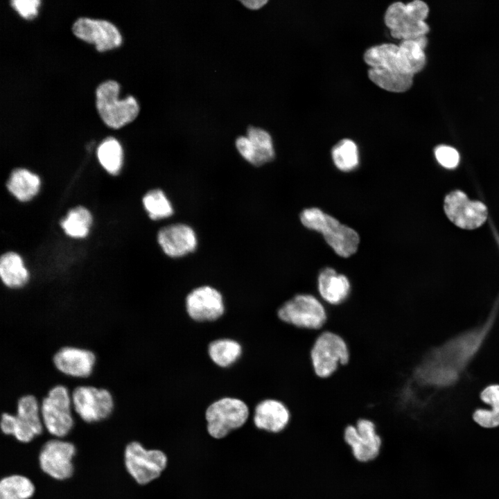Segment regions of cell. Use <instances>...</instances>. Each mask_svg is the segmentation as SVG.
I'll use <instances>...</instances> for the list:
<instances>
[{"label":"cell","instance_id":"4fadbf2b","mask_svg":"<svg viewBox=\"0 0 499 499\" xmlns=\"http://www.w3.org/2000/svg\"><path fill=\"white\" fill-rule=\"evenodd\" d=\"M76 451L75 446L71 442L57 439L49 440L39 454L40 469L55 480H67L73 473L72 460Z\"/></svg>","mask_w":499,"mask_h":499},{"label":"cell","instance_id":"7c38bea8","mask_svg":"<svg viewBox=\"0 0 499 499\" xmlns=\"http://www.w3.org/2000/svg\"><path fill=\"white\" fill-rule=\"evenodd\" d=\"M444 208L449 220L456 226L465 229L480 227L488 215L484 204L471 200L459 190L453 191L445 197Z\"/></svg>","mask_w":499,"mask_h":499},{"label":"cell","instance_id":"30bf717a","mask_svg":"<svg viewBox=\"0 0 499 499\" xmlns=\"http://www.w3.org/2000/svg\"><path fill=\"white\" fill-rule=\"evenodd\" d=\"M350 353L345 340L331 331H322L310 351L315 374L322 378L332 376L340 365L349 362Z\"/></svg>","mask_w":499,"mask_h":499},{"label":"cell","instance_id":"8992f818","mask_svg":"<svg viewBox=\"0 0 499 499\" xmlns=\"http://www.w3.org/2000/svg\"><path fill=\"white\" fill-rule=\"evenodd\" d=\"M125 466L135 482L147 486L161 478L168 464L162 450L147 448L139 441L128 444L124 451Z\"/></svg>","mask_w":499,"mask_h":499},{"label":"cell","instance_id":"6da1fadb","mask_svg":"<svg viewBox=\"0 0 499 499\" xmlns=\"http://www.w3.org/2000/svg\"><path fill=\"white\" fill-rule=\"evenodd\" d=\"M499 297L483 324L461 333L419 356L406 376L414 395L432 394L455 386L480 351L495 323Z\"/></svg>","mask_w":499,"mask_h":499},{"label":"cell","instance_id":"277c9868","mask_svg":"<svg viewBox=\"0 0 499 499\" xmlns=\"http://www.w3.org/2000/svg\"><path fill=\"white\" fill-rule=\"evenodd\" d=\"M0 426L3 434L12 435L20 442L32 441L43 431L40 401L32 394L19 397L15 413L3 412L1 416Z\"/></svg>","mask_w":499,"mask_h":499},{"label":"cell","instance_id":"3957f363","mask_svg":"<svg viewBox=\"0 0 499 499\" xmlns=\"http://www.w3.org/2000/svg\"><path fill=\"white\" fill-rule=\"evenodd\" d=\"M252 416L250 408L243 400L224 396L209 403L204 412L207 431L215 439H222L243 428Z\"/></svg>","mask_w":499,"mask_h":499},{"label":"cell","instance_id":"ffe728a7","mask_svg":"<svg viewBox=\"0 0 499 499\" xmlns=\"http://www.w3.org/2000/svg\"><path fill=\"white\" fill-rule=\"evenodd\" d=\"M384 21L391 35L403 40H417L426 36L429 26L425 21L413 19L408 12L406 4L395 2L387 9Z\"/></svg>","mask_w":499,"mask_h":499},{"label":"cell","instance_id":"7a4b0ae2","mask_svg":"<svg viewBox=\"0 0 499 499\" xmlns=\"http://www.w3.org/2000/svg\"><path fill=\"white\" fill-rule=\"evenodd\" d=\"M300 220L306 228L321 233L338 255L347 258L357 251L360 243L358 233L321 209H305L300 213Z\"/></svg>","mask_w":499,"mask_h":499},{"label":"cell","instance_id":"d6a6232c","mask_svg":"<svg viewBox=\"0 0 499 499\" xmlns=\"http://www.w3.org/2000/svg\"><path fill=\"white\" fill-rule=\"evenodd\" d=\"M399 45L383 44L368 49L364 60L371 68L397 69L396 60Z\"/></svg>","mask_w":499,"mask_h":499},{"label":"cell","instance_id":"f546056e","mask_svg":"<svg viewBox=\"0 0 499 499\" xmlns=\"http://www.w3.org/2000/svg\"><path fill=\"white\" fill-rule=\"evenodd\" d=\"M141 202L144 211L152 220L169 218L174 213L171 202L160 189L148 191L142 197Z\"/></svg>","mask_w":499,"mask_h":499},{"label":"cell","instance_id":"9a60e30c","mask_svg":"<svg viewBox=\"0 0 499 499\" xmlns=\"http://www.w3.org/2000/svg\"><path fill=\"white\" fill-rule=\"evenodd\" d=\"M72 31L78 38L94 44L100 52L116 48L122 42L117 28L105 20L81 17L73 24Z\"/></svg>","mask_w":499,"mask_h":499},{"label":"cell","instance_id":"5bb4252c","mask_svg":"<svg viewBox=\"0 0 499 499\" xmlns=\"http://www.w3.org/2000/svg\"><path fill=\"white\" fill-rule=\"evenodd\" d=\"M185 308L189 317L198 322H213L225 313L221 292L211 286H201L193 289L185 298Z\"/></svg>","mask_w":499,"mask_h":499},{"label":"cell","instance_id":"4dcf8cb0","mask_svg":"<svg viewBox=\"0 0 499 499\" xmlns=\"http://www.w3.org/2000/svg\"><path fill=\"white\" fill-rule=\"evenodd\" d=\"M35 492L33 483L21 475H11L0 482V499H29Z\"/></svg>","mask_w":499,"mask_h":499},{"label":"cell","instance_id":"9c48e42d","mask_svg":"<svg viewBox=\"0 0 499 499\" xmlns=\"http://www.w3.org/2000/svg\"><path fill=\"white\" fill-rule=\"evenodd\" d=\"M70 393L73 410L85 423L103 421L114 411V396L106 388L78 385Z\"/></svg>","mask_w":499,"mask_h":499},{"label":"cell","instance_id":"ac0fdd59","mask_svg":"<svg viewBox=\"0 0 499 499\" xmlns=\"http://www.w3.org/2000/svg\"><path fill=\"white\" fill-rule=\"evenodd\" d=\"M251 418L258 430L277 435L283 432L289 426L291 412L283 401L266 398L254 405Z\"/></svg>","mask_w":499,"mask_h":499},{"label":"cell","instance_id":"cb8c5ba5","mask_svg":"<svg viewBox=\"0 0 499 499\" xmlns=\"http://www.w3.org/2000/svg\"><path fill=\"white\" fill-rule=\"evenodd\" d=\"M427 42L426 36L413 40H403L399 45L398 69L412 76L421 71L426 64L424 49Z\"/></svg>","mask_w":499,"mask_h":499},{"label":"cell","instance_id":"e575fe53","mask_svg":"<svg viewBox=\"0 0 499 499\" xmlns=\"http://www.w3.org/2000/svg\"><path fill=\"white\" fill-rule=\"evenodd\" d=\"M10 3L22 17L31 19L37 15L40 1L38 0H13Z\"/></svg>","mask_w":499,"mask_h":499},{"label":"cell","instance_id":"52a82bcc","mask_svg":"<svg viewBox=\"0 0 499 499\" xmlns=\"http://www.w3.org/2000/svg\"><path fill=\"white\" fill-rule=\"evenodd\" d=\"M278 318L297 329L321 331L326 324L327 313L324 302L307 293L297 294L277 310Z\"/></svg>","mask_w":499,"mask_h":499},{"label":"cell","instance_id":"ba28073f","mask_svg":"<svg viewBox=\"0 0 499 499\" xmlns=\"http://www.w3.org/2000/svg\"><path fill=\"white\" fill-rule=\"evenodd\" d=\"M69 389L63 385L53 386L40 401V414L46 430L61 438L72 430L74 419Z\"/></svg>","mask_w":499,"mask_h":499},{"label":"cell","instance_id":"2e32d148","mask_svg":"<svg viewBox=\"0 0 499 499\" xmlns=\"http://www.w3.org/2000/svg\"><path fill=\"white\" fill-rule=\"evenodd\" d=\"M96 353L85 348L64 346L53 355L52 362L61 374L73 378H88L96 364Z\"/></svg>","mask_w":499,"mask_h":499},{"label":"cell","instance_id":"8d00e7d4","mask_svg":"<svg viewBox=\"0 0 499 499\" xmlns=\"http://www.w3.org/2000/svg\"><path fill=\"white\" fill-rule=\"evenodd\" d=\"M240 2L247 8L252 10L259 9L263 7L268 1L265 0H254V1H240Z\"/></svg>","mask_w":499,"mask_h":499},{"label":"cell","instance_id":"836d02e7","mask_svg":"<svg viewBox=\"0 0 499 499\" xmlns=\"http://www.w3.org/2000/svg\"><path fill=\"white\" fill-rule=\"evenodd\" d=\"M435 155L437 161L446 168H454L459 164V153L450 146L444 145L438 146L435 150Z\"/></svg>","mask_w":499,"mask_h":499},{"label":"cell","instance_id":"f1b7e54d","mask_svg":"<svg viewBox=\"0 0 499 499\" xmlns=\"http://www.w3.org/2000/svg\"><path fill=\"white\" fill-rule=\"evenodd\" d=\"M207 352L217 366L227 368L234 364L242 354L240 344L230 338H220L209 344Z\"/></svg>","mask_w":499,"mask_h":499},{"label":"cell","instance_id":"1f68e13d","mask_svg":"<svg viewBox=\"0 0 499 499\" xmlns=\"http://www.w3.org/2000/svg\"><path fill=\"white\" fill-rule=\"evenodd\" d=\"M331 156L335 166L341 171L353 170L359 165V151L356 143L344 139L332 149Z\"/></svg>","mask_w":499,"mask_h":499},{"label":"cell","instance_id":"44dd1931","mask_svg":"<svg viewBox=\"0 0 499 499\" xmlns=\"http://www.w3.org/2000/svg\"><path fill=\"white\" fill-rule=\"evenodd\" d=\"M317 291L324 303L337 306L350 296L351 283L347 275L331 267H325L317 274Z\"/></svg>","mask_w":499,"mask_h":499},{"label":"cell","instance_id":"d590c367","mask_svg":"<svg viewBox=\"0 0 499 499\" xmlns=\"http://www.w3.org/2000/svg\"><path fill=\"white\" fill-rule=\"evenodd\" d=\"M410 15L415 20L425 21L427 18L429 8L428 5L420 0H415L406 4Z\"/></svg>","mask_w":499,"mask_h":499},{"label":"cell","instance_id":"7402d4cb","mask_svg":"<svg viewBox=\"0 0 499 499\" xmlns=\"http://www.w3.org/2000/svg\"><path fill=\"white\" fill-rule=\"evenodd\" d=\"M6 190L20 203L31 202L38 196L42 181L38 173L24 167L13 168L6 180Z\"/></svg>","mask_w":499,"mask_h":499},{"label":"cell","instance_id":"83f0119b","mask_svg":"<svg viewBox=\"0 0 499 499\" xmlns=\"http://www.w3.org/2000/svg\"><path fill=\"white\" fill-rule=\"evenodd\" d=\"M98 161L103 169L112 176L119 175L123 165V152L121 143L114 137H107L96 150Z\"/></svg>","mask_w":499,"mask_h":499},{"label":"cell","instance_id":"5b68a950","mask_svg":"<svg viewBox=\"0 0 499 499\" xmlns=\"http://www.w3.org/2000/svg\"><path fill=\"white\" fill-rule=\"evenodd\" d=\"M120 86L114 80L100 84L96 89V106L103 121L110 128H120L134 121L139 106L132 96L119 99Z\"/></svg>","mask_w":499,"mask_h":499},{"label":"cell","instance_id":"d6986e66","mask_svg":"<svg viewBox=\"0 0 499 499\" xmlns=\"http://www.w3.org/2000/svg\"><path fill=\"white\" fill-rule=\"evenodd\" d=\"M235 144L243 158L255 166L271 161L275 156L272 137L260 128L250 126L247 136L238 137Z\"/></svg>","mask_w":499,"mask_h":499},{"label":"cell","instance_id":"d4e9b609","mask_svg":"<svg viewBox=\"0 0 499 499\" xmlns=\"http://www.w3.org/2000/svg\"><path fill=\"white\" fill-rule=\"evenodd\" d=\"M93 223L94 216L91 211L82 204L69 208L59 221V225L64 235L73 239L87 238Z\"/></svg>","mask_w":499,"mask_h":499},{"label":"cell","instance_id":"603a6c76","mask_svg":"<svg viewBox=\"0 0 499 499\" xmlns=\"http://www.w3.org/2000/svg\"><path fill=\"white\" fill-rule=\"evenodd\" d=\"M0 278L4 287L10 290H21L28 285L30 272L19 253L9 250L1 254Z\"/></svg>","mask_w":499,"mask_h":499},{"label":"cell","instance_id":"484cf974","mask_svg":"<svg viewBox=\"0 0 499 499\" xmlns=\"http://www.w3.org/2000/svg\"><path fill=\"white\" fill-rule=\"evenodd\" d=\"M368 76L381 89L396 93L406 91L413 82L412 75L403 73L397 69L370 68Z\"/></svg>","mask_w":499,"mask_h":499},{"label":"cell","instance_id":"e0dca14e","mask_svg":"<svg viewBox=\"0 0 499 499\" xmlns=\"http://www.w3.org/2000/svg\"><path fill=\"white\" fill-rule=\"evenodd\" d=\"M157 241L163 252L170 258L183 257L193 252L198 245L194 229L181 222L160 228L157 234Z\"/></svg>","mask_w":499,"mask_h":499},{"label":"cell","instance_id":"4316f807","mask_svg":"<svg viewBox=\"0 0 499 499\" xmlns=\"http://www.w3.org/2000/svg\"><path fill=\"white\" fill-rule=\"evenodd\" d=\"M480 399L489 409L479 408L473 413V419L486 428L499 426V384L490 385L482 389Z\"/></svg>","mask_w":499,"mask_h":499},{"label":"cell","instance_id":"8fae6325","mask_svg":"<svg viewBox=\"0 0 499 499\" xmlns=\"http://www.w3.org/2000/svg\"><path fill=\"white\" fill-rule=\"evenodd\" d=\"M343 437L357 461L368 462L379 455L382 439L372 420L360 418L355 425H347L343 430Z\"/></svg>","mask_w":499,"mask_h":499}]
</instances>
